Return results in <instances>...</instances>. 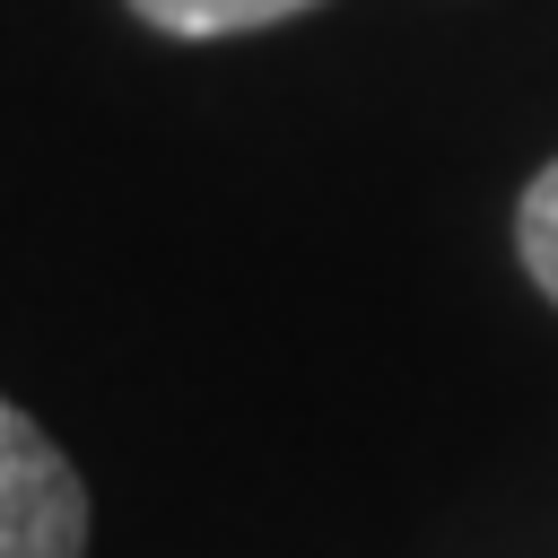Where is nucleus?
<instances>
[{
	"label": "nucleus",
	"mask_w": 558,
	"mask_h": 558,
	"mask_svg": "<svg viewBox=\"0 0 558 558\" xmlns=\"http://www.w3.org/2000/svg\"><path fill=\"white\" fill-rule=\"evenodd\" d=\"M0 558H87V488L70 453L0 392Z\"/></svg>",
	"instance_id": "nucleus-1"
},
{
	"label": "nucleus",
	"mask_w": 558,
	"mask_h": 558,
	"mask_svg": "<svg viewBox=\"0 0 558 558\" xmlns=\"http://www.w3.org/2000/svg\"><path fill=\"white\" fill-rule=\"evenodd\" d=\"M131 9L166 35H253V26H279L314 0H131Z\"/></svg>",
	"instance_id": "nucleus-2"
},
{
	"label": "nucleus",
	"mask_w": 558,
	"mask_h": 558,
	"mask_svg": "<svg viewBox=\"0 0 558 558\" xmlns=\"http://www.w3.org/2000/svg\"><path fill=\"white\" fill-rule=\"evenodd\" d=\"M514 253H523L532 288L558 305V157L532 174V192H523V209H514Z\"/></svg>",
	"instance_id": "nucleus-3"
}]
</instances>
